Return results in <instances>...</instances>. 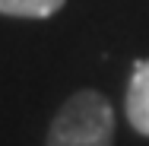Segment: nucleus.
<instances>
[{
  "label": "nucleus",
  "instance_id": "f257e3e1",
  "mask_svg": "<svg viewBox=\"0 0 149 146\" xmlns=\"http://www.w3.org/2000/svg\"><path fill=\"white\" fill-rule=\"evenodd\" d=\"M48 146H114L111 102L95 89L73 92L51 121Z\"/></svg>",
  "mask_w": 149,
  "mask_h": 146
},
{
  "label": "nucleus",
  "instance_id": "f03ea898",
  "mask_svg": "<svg viewBox=\"0 0 149 146\" xmlns=\"http://www.w3.org/2000/svg\"><path fill=\"white\" fill-rule=\"evenodd\" d=\"M127 121L136 133L149 137V60H136L127 86Z\"/></svg>",
  "mask_w": 149,
  "mask_h": 146
},
{
  "label": "nucleus",
  "instance_id": "7ed1b4c3",
  "mask_svg": "<svg viewBox=\"0 0 149 146\" xmlns=\"http://www.w3.org/2000/svg\"><path fill=\"white\" fill-rule=\"evenodd\" d=\"M67 0H0L3 16H22V19H48L54 16Z\"/></svg>",
  "mask_w": 149,
  "mask_h": 146
}]
</instances>
